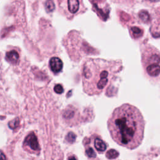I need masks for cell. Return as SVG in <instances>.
Segmentation results:
<instances>
[{
    "instance_id": "1",
    "label": "cell",
    "mask_w": 160,
    "mask_h": 160,
    "mask_svg": "<svg viewBox=\"0 0 160 160\" xmlns=\"http://www.w3.org/2000/svg\"><path fill=\"white\" fill-rule=\"evenodd\" d=\"M145 126L141 113L130 104H124L116 108L108 120V128L113 140L130 150L142 143Z\"/></svg>"
},
{
    "instance_id": "2",
    "label": "cell",
    "mask_w": 160,
    "mask_h": 160,
    "mask_svg": "<svg viewBox=\"0 0 160 160\" xmlns=\"http://www.w3.org/2000/svg\"><path fill=\"white\" fill-rule=\"evenodd\" d=\"M118 63L102 59H88L82 66L83 86L89 95L100 94L118 71Z\"/></svg>"
},
{
    "instance_id": "3",
    "label": "cell",
    "mask_w": 160,
    "mask_h": 160,
    "mask_svg": "<svg viewBox=\"0 0 160 160\" xmlns=\"http://www.w3.org/2000/svg\"><path fill=\"white\" fill-rule=\"evenodd\" d=\"M143 65L147 74L152 78L160 76V52L150 45L147 46L142 53Z\"/></svg>"
},
{
    "instance_id": "4",
    "label": "cell",
    "mask_w": 160,
    "mask_h": 160,
    "mask_svg": "<svg viewBox=\"0 0 160 160\" xmlns=\"http://www.w3.org/2000/svg\"><path fill=\"white\" fill-rule=\"evenodd\" d=\"M24 145L33 151L39 150V145L38 143L37 137L33 133H32L27 136V137L25 140Z\"/></svg>"
},
{
    "instance_id": "5",
    "label": "cell",
    "mask_w": 160,
    "mask_h": 160,
    "mask_svg": "<svg viewBox=\"0 0 160 160\" xmlns=\"http://www.w3.org/2000/svg\"><path fill=\"white\" fill-rule=\"evenodd\" d=\"M63 66V64L61 59L58 57H53L49 61V67L51 71L55 73H60Z\"/></svg>"
},
{
    "instance_id": "6",
    "label": "cell",
    "mask_w": 160,
    "mask_h": 160,
    "mask_svg": "<svg viewBox=\"0 0 160 160\" xmlns=\"http://www.w3.org/2000/svg\"><path fill=\"white\" fill-rule=\"evenodd\" d=\"M68 11L71 14H75L78 12L80 7V2L77 0H69L67 2Z\"/></svg>"
},
{
    "instance_id": "7",
    "label": "cell",
    "mask_w": 160,
    "mask_h": 160,
    "mask_svg": "<svg viewBox=\"0 0 160 160\" xmlns=\"http://www.w3.org/2000/svg\"><path fill=\"white\" fill-rule=\"evenodd\" d=\"M19 56L18 53L15 50H12L6 53V60L12 64H16L19 60Z\"/></svg>"
},
{
    "instance_id": "8",
    "label": "cell",
    "mask_w": 160,
    "mask_h": 160,
    "mask_svg": "<svg viewBox=\"0 0 160 160\" xmlns=\"http://www.w3.org/2000/svg\"><path fill=\"white\" fill-rule=\"evenodd\" d=\"M94 146L96 150L99 152H104L106 150V144L99 138H95L94 141Z\"/></svg>"
},
{
    "instance_id": "9",
    "label": "cell",
    "mask_w": 160,
    "mask_h": 160,
    "mask_svg": "<svg viewBox=\"0 0 160 160\" xmlns=\"http://www.w3.org/2000/svg\"><path fill=\"white\" fill-rule=\"evenodd\" d=\"M119 156V153L117 151L115 150H113V149H111V150H108L106 153V157L110 159H115L116 158H118Z\"/></svg>"
},
{
    "instance_id": "10",
    "label": "cell",
    "mask_w": 160,
    "mask_h": 160,
    "mask_svg": "<svg viewBox=\"0 0 160 160\" xmlns=\"http://www.w3.org/2000/svg\"><path fill=\"white\" fill-rule=\"evenodd\" d=\"M19 120L18 118H16V119L13 120V121L9 122V123H8L9 127L12 130L16 129V128L19 126Z\"/></svg>"
},
{
    "instance_id": "11",
    "label": "cell",
    "mask_w": 160,
    "mask_h": 160,
    "mask_svg": "<svg viewBox=\"0 0 160 160\" xmlns=\"http://www.w3.org/2000/svg\"><path fill=\"white\" fill-rule=\"evenodd\" d=\"M45 7L48 12H51L55 9V5L51 1H48L45 3Z\"/></svg>"
},
{
    "instance_id": "12",
    "label": "cell",
    "mask_w": 160,
    "mask_h": 160,
    "mask_svg": "<svg viewBox=\"0 0 160 160\" xmlns=\"http://www.w3.org/2000/svg\"><path fill=\"white\" fill-rule=\"evenodd\" d=\"M131 31L133 32V36L136 37V38H138L139 36H141V34H142V31L140 29H139L138 28L136 27H133L131 29Z\"/></svg>"
},
{
    "instance_id": "13",
    "label": "cell",
    "mask_w": 160,
    "mask_h": 160,
    "mask_svg": "<svg viewBox=\"0 0 160 160\" xmlns=\"http://www.w3.org/2000/svg\"><path fill=\"white\" fill-rule=\"evenodd\" d=\"M140 17L143 21H145V22H146L149 19V15L148 13L145 12V11H142V12L140 13Z\"/></svg>"
},
{
    "instance_id": "14",
    "label": "cell",
    "mask_w": 160,
    "mask_h": 160,
    "mask_svg": "<svg viewBox=\"0 0 160 160\" xmlns=\"http://www.w3.org/2000/svg\"><path fill=\"white\" fill-rule=\"evenodd\" d=\"M66 140L68 142L72 143L76 140V135L73 133H70L66 137Z\"/></svg>"
},
{
    "instance_id": "15",
    "label": "cell",
    "mask_w": 160,
    "mask_h": 160,
    "mask_svg": "<svg viewBox=\"0 0 160 160\" xmlns=\"http://www.w3.org/2000/svg\"><path fill=\"white\" fill-rule=\"evenodd\" d=\"M86 153H87V155L90 158L96 157V153H94V151H93V150L91 148H88V149H87Z\"/></svg>"
},
{
    "instance_id": "16",
    "label": "cell",
    "mask_w": 160,
    "mask_h": 160,
    "mask_svg": "<svg viewBox=\"0 0 160 160\" xmlns=\"http://www.w3.org/2000/svg\"><path fill=\"white\" fill-rule=\"evenodd\" d=\"M54 90L58 94H61L64 91V90H63V88L62 87V85L60 84L55 85V87H54Z\"/></svg>"
},
{
    "instance_id": "17",
    "label": "cell",
    "mask_w": 160,
    "mask_h": 160,
    "mask_svg": "<svg viewBox=\"0 0 160 160\" xmlns=\"http://www.w3.org/2000/svg\"><path fill=\"white\" fill-rule=\"evenodd\" d=\"M0 160H6L5 155L2 151H0Z\"/></svg>"
},
{
    "instance_id": "18",
    "label": "cell",
    "mask_w": 160,
    "mask_h": 160,
    "mask_svg": "<svg viewBox=\"0 0 160 160\" xmlns=\"http://www.w3.org/2000/svg\"><path fill=\"white\" fill-rule=\"evenodd\" d=\"M68 160H77V158H76V156H70L68 159Z\"/></svg>"
}]
</instances>
